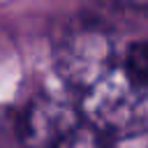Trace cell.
Here are the masks:
<instances>
[{
	"label": "cell",
	"instance_id": "6da1fadb",
	"mask_svg": "<svg viewBox=\"0 0 148 148\" xmlns=\"http://www.w3.org/2000/svg\"><path fill=\"white\" fill-rule=\"evenodd\" d=\"M60 67L92 125L106 134H125L139 127L146 92L127 81L104 28L83 23L62 46Z\"/></svg>",
	"mask_w": 148,
	"mask_h": 148
},
{
	"label": "cell",
	"instance_id": "7a4b0ae2",
	"mask_svg": "<svg viewBox=\"0 0 148 148\" xmlns=\"http://www.w3.org/2000/svg\"><path fill=\"white\" fill-rule=\"evenodd\" d=\"M18 134L28 148H111L106 132L56 102L30 104L18 120Z\"/></svg>",
	"mask_w": 148,
	"mask_h": 148
},
{
	"label": "cell",
	"instance_id": "3957f363",
	"mask_svg": "<svg viewBox=\"0 0 148 148\" xmlns=\"http://www.w3.org/2000/svg\"><path fill=\"white\" fill-rule=\"evenodd\" d=\"M120 65L127 81L141 92H148V37L132 42L120 56Z\"/></svg>",
	"mask_w": 148,
	"mask_h": 148
},
{
	"label": "cell",
	"instance_id": "277c9868",
	"mask_svg": "<svg viewBox=\"0 0 148 148\" xmlns=\"http://www.w3.org/2000/svg\"><path fill=\"white\" fill-rule=\"evenodd\" d=\"M90 9L88 18H83L86 23H99L111 14L148 18V0H97Z\"/></svg>",
	"mask_w": 148,
	"mask_h": 148
}]
</instances>
